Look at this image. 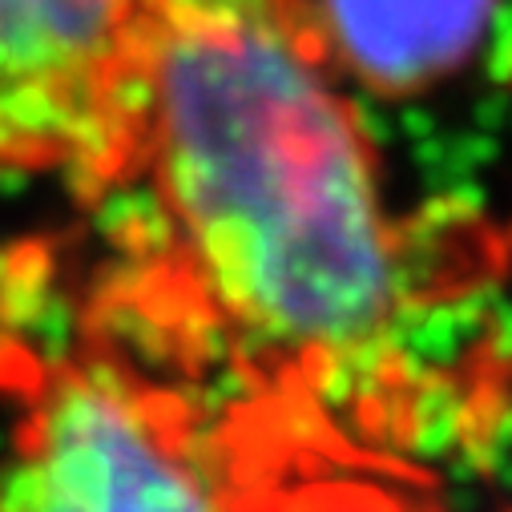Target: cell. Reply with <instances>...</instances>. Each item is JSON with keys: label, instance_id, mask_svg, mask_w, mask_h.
Masks as SVG:
<instances>
[{"label": "cell", "instance_id": "277c9868", "mask_svg": "<svg viewBox=\"0 0 512 512\" xmlns=\"http://www.w3.org/2000/svg\"><path fill=\"white\" fill-rule=\"evenodd\" d=\"M335 61L383 93L436 85L484 45L496 0H315Z\"/></svg>", "mask_w": 512, "mask_h": 512}, {"label": "cell", "instance_id": "7a4b0ae2", "mask_svg": "<svg viewBox=\"0 0 512 512\" xmlns=\"http://www.w3.org/2000/svg\"><path fill=\"white\" fill-rule=\"evenodd\" d=\"M267 444L263 408L218 436L130 363L69 359L33 383L0 512H250Z\"/></svg>", "mask_w": 512, "mask_h": 512}, {"label": "cell", "instance_id": "5b68a950", "mask_svg": "<svg viewBox=\"0 0 512 512\" xmlns=\"http://www.w3.org/2000/svg\"><path fill=\"white\" fill-rule=\"evenodd\" d=\"M250 512H432L396 484L335 468V444L275 436L267 444Z\"/></svg>", "mask_w": 512, "mask_h": 512}, {"label": "cell", "instance_id": "3957f363", "mask_svg": "<svg viewBox=\"0 0 512 512\" xmlns=\"http://www.w3.org/2000/svg\"><path fill=\"white\" fill-rule=\"evenodd\" d=\"M0 166L101 194L146 166L142 0H0Z\"/></svg>", "mask_w": 512, "mask_h": 512}, {"label": "cell", "instance_id": "6da1fadb", "mask_svg": "<svg viewBox=\"0 0 512 512\" xmlns=\"http://www.w3.org/2000/svg\"><path fill=\"white\" fill-rule=\"evenodd\" d=\"M146 166L178 271L263 383V408L323 412L379 371L404 259L367 138L327 73L315 0H142Z\"/></svg>", "mask_w": 512, "mask_h": 512}]
</instances>
